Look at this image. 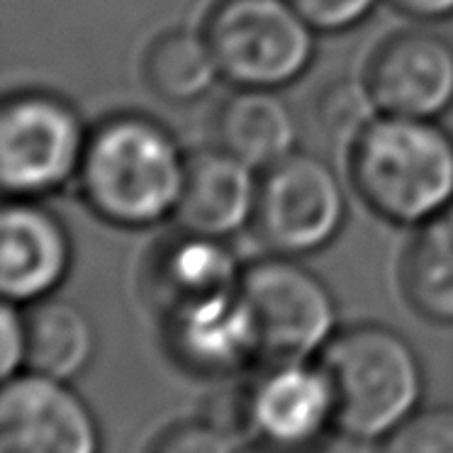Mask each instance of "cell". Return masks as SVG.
Instances as JSON below:
<instances>
[{"label": "cell", "instance_id": "obj_1", "mask_svg": "<svg viewBox=\"0 0 453 453\" xmlns=\"http://www.w3.org/2000/svg\"><path fill=\"white\" fill-rule=\"evenodd\" d=\"M188 154L176 134L144 112H112L90 127L76 186L96 217L149 229L176 215Z\"/></svg>", "mask_w": 453, "mask_h": 453}, {"label": "cell", "instance_id": "obj_2", "mask_svg": "<svg viewBox=\"0 0 453 453\" xmlns=\"http://www.w3.org/2000/svg\"><path fill=\"white\" fill-rule=\"evenodd\" d=\"M356 196L397 226H419L453 205V134L439 119L378 115L349 147Z\"/></svg>", "mask_w": 453, "mask_h": 453}, {"label": "cell", "instance_id": "obj_3", "mask_svg": "<svg viewBox=\"0 0 453 453\" xmlns=\"http://www.w3.org/2000/svg\"><path fill=\"white\" fill-rule=\"evenodd\" d=\"M342 432L361 439L390 434L410 417L422 393L414 346L385 325H354L336 332L317 356Z\"/></svg>", "mask_w": 453, "mask_h": 453}, {"label": "cell", "instance_id": "obj_4", "mask_svg": "<svg viewBox=\"0 0 453 453\" xmlns=\"http://www.w3.org/2000/svg\"><path fill=\"white\" fill-rule=\"evenodd\" d=\"M203 32L222 79L234 88L276 90L310 71L319 35L290 0H217Z\"/></svg>", "mask_w": 453, "mask_h": 453}, {"label": "cell", "instance_id": "obj_5", "mask_svg": "<svg viewBox=\"0 0 453 453\" xmlns=\"http://www.w3.org/2000/svg\"><path fill=\"white\" fill-rule=\"evenodd\" d=\"M90 127L50 90H15L0 108V183L5 197L54 196L79 176Z\"/></svg>", "mask_w": 453, "mask_h": 453}, {"label": "cell", "instance_id": "obj_6", "mask_svg": "<svg viewBox=\"0 0 453 453\" xmlns=\"http://www.w3.org/2000/svg\"><path fill=\"white\" fill-rule=\"evenodd\" d=\"M239 296L266 364L307 361L336 334V300L322 276L300 258L271 254L242 271Z\"/></svg>", "mask_w": 453, "mask_h": 453}, {"label": "cell", "instance_id": "obj_7", "mask_svg": "<svg viewBox=\"0 0 453 453\" xmlns=\"http://www.w3.org/2000/svg\"><path fill=\"white\" fill-rule=\"evenodd\" d=\"M346 219L344 183L326 158L297 149L261 171L251 229L271 254H317L336 242Z\"/></svg>", "mask_w": 453, "mask_h": 453}, {"label": "cell", "instance_id": "obj_8", "mask_svg": "<svg viewBox=\"0 0 453 453\" xmlns=\"http://www.w3.org/2000/svg\"><path fill=\"white\" fill-rule=\"evenodd\" d=\"M364 81L383 115L439 119L453 108V42L432 30L385 37Z\"/></svg>", "mask_w": 453, "mask_h": 453}, {"label": "cell", "instance_id": "obj_9", "mask_svg": "<svg viewBox=\"0 0 453 453\" xmlns=\"http://www.w3.org/2000/svg\"><path fill=\"white\" fill-rule=\"evenodd\" d=\"M88 407L66 380L12 375L0 395V453H96Z\"/></svg>", "mask_w": 453, "mask_h": 453}, {"label": "cell", "instance_id": "obj_10", "mask_svg": "<svg viewBox=\"0 0 453 453\" xmlns=\"http://www.w3.org/2000/svg\"><path fill=\"white\" fill-rule=\"evenodd\" d=\"M0 290L3 300L32 305L57 296L73 266L66 222L30 197H8L0 215Z\"/></svg>", "mask_w": 453, "mask_h": 453}, {"label": "cell", "instance_id": "obj_11", "mask_svg": "<svg viewBox=\"0 0 453 453\" xmlns=\"http://www.w3.org/2000/svg\"><path fill=\"white\" fill-rule=\"evenodd\" d=\"M242 271L229 242L178 229L149 251L142 290L158 317L229 296L239 288Z\"/></svg>", "mask_w": 453, "mask_h": 453}, {"label": "cell", "instance_id": "obj_12", "mask_svg": "<svg viewBox=\"0 0 453 453\" xmlns=\"http://www.w3.org/2000/svg\"><path fill=\"white\" fill-rule=\"evenodd\" d=\"M261 171L222 147L188 154L186 180L178 200V229L203 237L229 239L254 225Z\"/></svg>", "mask_w": 453, "mask_h": 453}, {"label": "cell", "instance_id": "obj_13", "mask_svg": "<svg viewBox=\"0 0 453 453\" xmlns=\"http://www.w3.org/2000/svg\"><path fill=\"white\" fill-rule=\"evenodd\" d=\"M326 422H334L332 395L317 364H268L244 395V424L283 449L310 443Z\"/></svg>", "mask_w": 453, "mask_h": 453}, {"label": "cell", "instance_id": "obj_14", "mask_svg": "<svg viewBox=\"0 0 453 453\" xmlns=\"http://www.w3.org/2000/svg\"><path fill=\"white\" fill-rule=\"evenodd\" d=\"M161 329L176 361L197 373H232L258 358L254 322L239 288L161 317Z\"/></svg>", "mask_w": 453, "mask_h": 453}, {"label": "cell", "instance_id": "obj_15", "mask_svg": "<svg viewBox=\"0 0 453 453\" xmlns=\"http://www.w3.org/2000/svg\"><path fill=\"white\" fill-rule=\"evenodd\" d=\"M300 122L276 88H234L215 112V144L257 171L297 151Z\"/></svg>", "mask_w": 453, "mask_h": 453}, {"label": "cell", "instance_id": "obj_16", "mask_svg": "<svg viewBox=\"0 0 453 453\" xmlns=\"http://www.w3.org/2000/svg\"><path fill=\"white\" fill-rule=\"evenodd\" d=\"M25 364L30 371L71 380L86 371L98 349L88 312L73 300L51 296L25 312Z\"/></svg>", "mask_w": 453, "mask_h": 453}, {"label": "cell", "instance_id": "obj_17", "mask_svg": "<svg viewBox=\"0 0 453 453\" xmlns=\"http://www.w3.org/2000/svg\"><path fill=\"white\" fill-rule=\"evenodd\" d=\"M407 305L434 325H453V205L414 226L400 261Z\"/></svg>", "mask_w": 453, "mask_h": 453}, {"label": "cell", "instance_id": "obj_18", "mask_svg": "<svg viewBox=\"0 0 453 453\" xmlns=\"http://www.w3.org/2000/svg\"><path fill=\"white\" fill-rule=\"evenodd\" d=\"M144 79L154 96L168 105L203 100L222 79L205 32L176 27L158 35L144 57Z\"/></svg>", "mask_w": 453, "mask_h": 453}, {"label": "cell", "instance_id": "obj_19", "mask_svg": "<svg viewBox=\"0 0 453 453\" xmlns=\"http://www.w3.org/2000/svg\"><path fill=\"white\" fill-rule=\"evenodd\" d=\"M380 110L375 105L365 81L339 79L326 83L317 96L315 118L319 129L334 142H344L346 147L354 144V139L364 132Z\"/></svg>", "mask_w": 453, "mask_h": 453}, {"label": "cell", "instance_id": "obj_20", "mask_svg": "<svg viewBox=\"0 0 453 453\" xmlns=\"http://www.w3.org/2000/svg\"><path fill=\"white\" fill-rule=\"evenodd\" d=\"M383 453H453V407L410 414L388 434Z\"/></svg>", "mask_w": 453, "mask_h": 453}, {"label": "cell", "instance_id": "obj_21", "mask_svg": "<svg viewBox=\"0 0 453 453\" xmlns=\"http://www.w3.org/2000/svg\"><path fill=\"white\" fill-rule=\"evenodd\" d=\"M319 35L356 30L373 15L378 0H290Z\"/></svg>", "mask_w": 453, "mask_h": 453}, {"label": "cell", "instance_id": "obj_22", "mask_svg": "<svg viewBox=\"0 0 453 453\" xmlns=\"http://www.w3.org/2000/svg\"><path fill=\"white\" fill-rule=\"evenodd\" d=\"M149 453H232L215 424H178L158 436Z\"/></svg>", "mask_w": 453, "mask_h": 453}, {"label": "cell", "instance_id": "obj_23", "mask_svg": "<svg viewBox=\"0 0 453 453\" xmlns=\"http://www.w3.org/2000/svg\"><path fill=\"white\" fill-rule=\"evenodd\" d=\"M0 336H3V349H0V371L3 380L15 375V371L25 364V315L15 303H3L0 310Z\"/></svg>", "mask_w": 453, "mask_h": 453}, {"label": "cell", "instance_id": "obj_24", "mask_svg": "<svg viewBox=\"0 0 453 453\" xmlns=\"http://www.w3.org/2000/svg\"><path fill=\"white\" fill-rule=\"evenodd\" d=\"M395 11L419 22H441L453 18V0H388Z\"/></svg>", "mask_w": 453, "mask_h": 453}]
</instances>
